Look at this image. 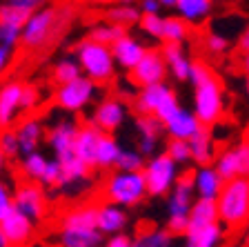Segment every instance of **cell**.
<instances>
[{
    "label": "cell",
    "instance_id": "obj_1",
    "mask_svg": "<svg viewBox=\"0 0 249 247\" xmlns=\"http://www.w3.org/2000/svg\"><path fill=\"white\" fill-rule=\"evenodd\" d=\"M80 125L76 120H58L49 132H47V143L52 147L53 156L60 160L62 178L58 190L62 191H76L87 185L91 176V165H87L76 152V138Z\"/></svg>",
    "mask_w": 249,
    "mask_h": 247
},
{
    "label": "cell",
    "instance_id": "obj_2",
    "mask_svg": "<svg viewBox=\"0 0 249 247\" xmlns=\"http://www.w3.org/2000/svg\"><path fill=\"white\" fill-rule=\"evenodd\" d=\"M73 16H76L73 7H40L29 16L20 45L27 52H45L69 29Z\"/></svg>",
    "mask_w": 249,
    "mask_h": 247
},
{
    "label": "cell",
    "instance_id": "obj_3",
    "mask_svg": "<svg viewBox=\"0 0 249 247\" xmlns=\"http://www.w3.org/2000/svg\"><path fill=\"white\" fill-rule=\"evenodd\" d=\"M194 87V114L198 116L205 127H213L223 120L225 116V92L220 78L213 74L209 65L202 60H194L192 78H189Z\"/></svg>",
    "mask_w": 249,
    "mask_h": 247
},
{
    "label": "cell",
    "instance_id": "obj_4",
    "mask_svg": "<svg viewBox=\"0 0 249 247\" xmlns=\"http://www.w3.org/2000/svg\"><path fill=\"white\" fill-rule=\"evenodd\" d=\"M98 229V205H78L62 214L56 232L58 247H103Z\"/></svg>",
    "mask_w": 249,
    "mask_h": 247
},
{
    "label": "cell",
    "instance_id": "obj_5",
    "mask_svg": "<svg viewBox=\"0 0 249 247\" xmlns=\"http://www.w3.org/2000/svg\"><path fill=\"white\" fill-rule=\"evenodd\" d=\"M73 56L78 58L80 67H83L85 76H89L91 80H96L98 85H105V82H111L116 78V56L114 49L109 45H103V42L93 40V38H85L76 45L73 49Z\"/></svg>",
    "mask_w": 249,
    "mask_h": 247
},
{
    "label": "cell",
    "instance_id": "obj_6",
    "mask_svg": "<svg viewBox=\"0 0 249 247\" xmlns=\"http://www.w3.org/2000/svg\"><path fill=\"white\" fill-rule=\"evenodd\" d=\"M196 187L192 174H182L167 196V227L176 236H185L192 223V207L196 203Z\"/></svg>",
    "mask_w": 249,
    "mask_h": 247
},
{
    "label": "cell",
    "instance_id": "obj_7",
    "mask_svg": "<svg viewBox=\"0 0 249 247\" xmlns=\"http://www.w3.org/2000/svg\"><path fill=\"white\" fill-rule=\"evenodd\" d=\"M216 205L225 225L243 227L249 221V176L227 180Z\"/></svg>",
    "mask_w": 249,
    "mask_h": 247
},
{
    "label": "cell",
    "instance_id": "obj_8",
    "mask_svg": "<svg viewBox=\"0 0 249 247\" xmlns=\"http://www.w3.org/2000/svg\"><path fill=\"white\" fill-rule=\"evenodd\" d=\"M107 201L118 203L123 207H136L149 196L147 178L142 171H123L116 170L105 183Z\"/></svg>",
    "mask_w": 249,
    "mask_h": 247
},
{
    "label": "cell",
    "instance_id": "obj_9",
    "mask_svg": "<svg viewBox=\"0 0 249 247\" xmlns=\"http://www.w3.org/2000/svg\"><path fill=\"white\" fill-rule=\"evenodd\" d=\"M142 174H145V178H147L149 196H154V198H167L169 191L174 190V185L178 183V178L182 176L180 165L171 158L167 152L149 156Z\"/></svg>",
    "mask_w": 249,
    "mask_h": 247
},
{
    "label": "cell",
    "instance_id": "obj_10",
    "mask_svg": "<svg viewBox=\"0 0 249 247\" xmlns=\"http://www.w3.org/2000/svg\"><path fill=\"white\" fill-rule=\"evenodd\" d=\"M178 107H180V103H178L176 92H174L167 82H158V85H149V87H140V92L134 96L136 114L158 116L162 123H165Z\"/></svg>",
    "mask_w": 249,
    "mask_h": 247
},
{
    "label": "cell",
    "instance_id": "obj_11",
    "mask_svg": "<svg viewBox=\"0 0 249 247\" xmlns=\"http://www.w3.org/2000/svg\"><path fill=\"white\" fill-rule=\"evenodd\" d=\"M96 96H98V82L89 76H80L71 82L56 85L53 103L65 114H80L96 100Z\"/></svg>",
    "mask_w": 249,
    "mask_h": 247
},
{
    "label": "cell",
    "instance_id": "obj_12",
    "mask_svg": "<svg viewBox=\"0 0 249 247\" xmlns=\"http://www.w3.org/2000/svg\"><path fill=\"white\" fill-rule=\"evenodd\" d=\"M36 221H31L18 207L0 216V247H25L34 241Z\"/></svg>",
    "mask_w": 249,
    "mask_h": 247
},
{
    "label": "cell",
    "instance_id": "obj_13",
    "mask_svg": "<svg viewBox=\"0 0 249 247\" xmlns=\"http://www.w3.org/2000/svg\"><path fill=\"white\" fill-rule=\"evenodd\" d=\"M14 203L16 207L27 214L31 221H45L47 216V196H45V187L40 183H34V180H25V183H18L14 190Z\"/></svg>",
    "mask_w": 249,
    "mask_h": 247
},
{
    "label": "cell",
    "instance_id": "obj_14",
    "mask_svg": "<svg viewBox=\"0 0 249 247\" xmlns=\"http://www.w3.org/2000/svg\"><path fill=\"white\" fill-rule=\"evenodd\" d=\"M213 165L225 176V180L249 176V138H243L238 143H233L231 147H225L223 152H218Z\"/></svg>",
    "mask_w": 249,
    "mask_h": 247
},
{
    "label": "cell",
    "instance_id": "obj_15",
    "mask_svg": "<svg viewBox=\"0 0 249 247\" xmlns=\"http://www.w3.org/2000/svg\"><path fill=\"white\" fill-rule=\"evenodd\" d=\"M31 14L34 11L9 5V2H5L0 7V45L11 47V49H16L20 45L22 31H25V25Z\"/></svg>",
    "mask_w": 249,
    "mask_h": 247
},
{
    "label": "cell",
    "instance_id": "obj_16",
    "mask_svg": "<svg viewBox=\"0 0 249 247\" xmlns=\"http://www.w3.org/2000/svg\"><path fill=\"white\" fill-rule=\"evenodd\" d=\"M167 76H169V67L160 49H147L145 58L131 69V82L136 87H149V85L165 82Z\"/></svg>",
    "mask_w": 249,
    "mask_h": 247
},
{
    "label": "cell",
    "instance_id": "obj_17",
    "mask_svg": "<svg viewBox=\"0 0 249 247\" xmlns=\"http://www.w3.org/2000/svg\"><path fill=\"white\" fill-rule=\"evenodd\" d=\"M127 112H129V105L124 103L123 98L109 96V98H103V100L96 105L89 123L96 125L98 129H103L105 134H114V132H118L124 125Z\"/></svg>",
    "mask_w": 249,
    "mask_h": 247
},
{
    "label": "cell",
    "instance_id": "obj_18",
    "mask_svg": "<svg viewBox=\"0 0 249 247\" xmlns=\"http://www.w3.org/2000/svg\"><path fill=\"white\" fill-rule=\"evenodd\" d=\"M194 187H196V196L205 198V201H218L225 190V176L218 171L216 165H196V170L192 171Z\"/></svg>",
    "mask_w": 249,
    "mask_h": 247
},
{
    "label": "cell",
    "instance_id": "obj_19",
    "mask_svg": "<svg viewBox=\"0 0 249 247\" xmlns=\"http://www.w3.org/2000/svg\"><path fill=\"white\" fill-rule=\"evenodd\" d=\"M134 127H136V134H138V150L145 156H154L156 147H158V143H160V138H162V134H167L162 120L158 118V116L138 114Z\"/></svg>",
    "mask_w": 249,
    "mask_h": 247
},
{
    "label": "cell",
    "instance_id": "obj_20",
    "mask_svg": "<svg viewBox=\"0 0 249 247\" xmlns=\"http://www.w3.org/2000/svg\"><path fill=\"white\" fill-rule=\"evenodd\" d=\"M22 89H25V82H18V80L5 82L2 89H0V125L5 129H9L14 125L16 116L22 112L20 109Z\"/></svg>",
    "mask_w": 249,
    "mask_h": 247
},
{
    "label": "cell",
    "instance_id": "obj_21",
    "mask_svg": "<svg viewBox=\"0 0 249 247\" xmlns=\"http://www.w3.org/2000/svg\"><path fill=\"white\" fill-rule=\"evenodd\" d=\"M162 125H165V132L169 138H180V140H189L202 127V123L198 120L194 109H187L182 105Z\"/></svg>",
    "mask_w": 249,
    "mask_h": 247
},
{
    "label": "cell",
    "instance_id": "obj_22",
    "mask_svg": "<svg viewBox=\"0 0 249 247\" xmlns=\"http://www.w3.org/2000/svg\"><path fill=\"white\" fill-rule=\"evenodd\" d=\"M225 227L223 221L192 225L185 234V247H220L225 241Z\"/></svg>",
    "mask_w": 249,
    "mask_h": 247
},
{
    "label": "cell",
    "instance_id": "obj_23",
    "mask_svg": "<svg viewBox=\"0 0 249 247\" xmlns=\"http://www.w3.org/2000/svg\"><path fill=\"white\" fill-rule=\"evenodd\" d=\"M162 56L167 60L169 67V76L178 82H187L192 78V69H194V60L187 56V52L182 49V45L176 42H162Z\"/></svg>",
    "mask_w": 249,
    "mask_h": 247
},
{
    "label": "cell",
    "instance_id": "obj_24",
    "mask_svg": "<svg viewBox=\"0 0 249 247\" xmlns=\"http://www.w3.org/2000/svg\"><path fill=\"white\" fill-rule=\"evenodd\" d=\"M127 223H129L127 207L118 205V203H111V201L98 205V229L105 234V236L124 232Z\"/></svg>",
    "mask_w": 249,
    "mask_h": 247
},
{
    "label": "cell",
    "instance_id": "obj_25",
    "mask_svg": "<svg viewBox=\"0 0 249 247\" xmlns=\"http://www.w3.org/2000/svg\"><path fill=\"white\" fill-rule=\"evenodd\" d=\"M111 49H114V56H116L118 67L127 69V72H131V69H134L147 54V47L142 45L136 36H129V34L120 38L116 45H111Z\"/></svg>",
    "mask_w": 249,
    "mask_h": 247
},
{
    "label": "cell",
    "instance_id": "obj_26",
    "mask_svg": "<svg viewBox=\"0 0 249 247\" xmlns=\"http://www.w3.org/2000/svg\"><path fill=\"white\" fill-rule=\"evenodd\" d=\"M16 136L20 143V156H27L31 152H36L40 147V143L45 140V127L38 118H25L22 123L16 125Z\"/></svg>",
    "mask_w": 249,
    "mask_h": 247
},
{
    "label": "cell",
    "instance_id": "obj_27",
    "mask_svg": "<svg viewBox=\"0 0 249 247\" xmlns=\"http://www.w3.org/2000/svg\"><path fill=\"white\" fill-rule=\"evenodd\" d=\"M103 134H105L103 129H98L91 123L80 125V129H78L76 152L85 163L91 165L93 170H96V152H98V143H100V138H103Z\"/></svg>",
    "mask_w": 249,
    "mask_h": 247
},
{
    "label": "cell",
    "instance_id": "obj_28",
    "mask_svg": "<svg viewBox=\"0 0 249 247\" xmlns=\"http://www.w3.org/2000/svg\"><path fill=\"white\" fill-rule=\"evenodd\" d=\"M189 145H192V156L196 165H212L216 160L218 152H216V140H213L212 127L202 125L196 134L189 138Z\"/></svg>",
    "mask_w": 249,
    "mask_h": 247
},
{
    "label": "cell",
    "instance_id": "obj_29",
    "mask_svg": "<svg viewBox=\"0 0 249 247\" xmlns=\"http://www.w3.org/2000/svg\"><path fill=\"white\" fill-rule=\"evenodd\" d=\"M180 18H185L192 27L202 25L213 11V0H176L174 7Z\"/></svg>",
    "mask_w": 249,
    "mask_h": 247
},
{
    "label": "cell",
    "instance_id": "obj_30",
    "mask_svg": "<svg viewBox=\"0 0 249 247\" xmlns=\"http://www.w3.org/2000/svg\"><path fill=\"white\" fill-rule=\"evenodd\" d=\"M176 234L169 227H151L134 236V247H174Z\"/></svg>",
    "mask_w": 249,
    "mask_h": 247
},
{
    "label": "cell",
    "instance_id": "obj_31",
    "mask_svg": "<svg viewBox=\"0 0 249 247\" xmlns=\"http://www.w3.org/2000/svg\"><path fill=\"white\" fill-rule=\"evenodd\" d=\"M85 76L83 67H80V62H78V58L73 56H62L58 58L56 62H53L52 67V80L56 82V85H65V82H71L76 80V78Z\"/></svg>",
    "mask_w": 249,
    "mask_h": 247
},
{
    "label": "cell",
    "instance_id": "obj_32",
    "mask_svg": "<svg viewBox=\"0 0 249 247\" xmlns=\"http://www.w3.org/2000/svg\"><path fill=\"white\" fill-rule=\"evenodd\" d=\"M47 165H49V158H47L42 152H31L27 156H20V174L25 180H34V183H40L42 176L47 171Z\"/></svg>",
    "mask_w": 249,
    "mask_h": 247
},
{
    "label": "cell",
    "instance_id": "obj_33",
    "mask_svg": "<svg viewBox=\"0 0 249 247\" xmlns=\"http://www.w3.org/2000/svg\"><path fill=\"white\" fill-rule=\"evenodd\" d=\"M120 143L114 138V134H103L98 143V152H96V170H109L116 167V160L120 156Z\"/></svg>",
    "mask_w": 249,
    "mask_h": 247
},
{
    "label": "cell",
    "instance_id": "obj_34",
    "mask_svg": "<svg viewBox=\"0 0 249 247\" xmlns=\"http://www.w3.org/2000/svg\"><path fill=\"white\" fill-rule=\"evenodd\" d=\"M105 20L116 22L123 27H131V25H140L142 20V11L138 9V5H111L105 11Z\"/></svg>",
    "mask_w": 249,
    "mask_h": 247
},
{
    "label": "cell",
    "instance_id": "obj_35",
    "mask_svg": "<svg viewBox=\"0 0 249 247\" xmlns=\"http://www.w3.org/2000/svg\"><path fill=\"white\" fill-rule=\"evenodd\" d=\"M192 34V25L180 18V16H165V29H162V42H176V45H182V42L189 38Z\"/></svg>",
    "mask_w": 249,
    "mask_h": 247
},
{
    "label": "cell",
    "instance_id": "obj_36",
    "mask_svg": "<svg viewBox=\"0 0 249 247\" xmlns=\"http://www.w3.org/2000/svg\"><path fill=\"white\" fill-rule=\"evenodd\" d=\"M123 36H127V27L116 25V22H109V20L93 25L91 31H89V38L103 42V45H109V47L116 45V42H118Z\"/></svg>",
    "mask_w": 249,
    "mask_h": 247
},
{
    "label": "cell",
    "instance_id": "obj_37",
    "mask_svg": "<svg viewBox=\"0 0 249 247\" xmlns=\"http://www.w3.org/2000/svg\"><path fill=\"white\" fill-rule=\"evenodd\" d=\"M220 221V214H218V205L216 201H205V198H196L192 207V225H207V223Z\"/></svg>",
    "mask_w": 249,
    "mask_h": 247
},
{
    "label": "cell",
    "instance_id": "obj_38",
    "mask_svg": "<svg viewBox=\"0 0 249 247\" xmlns=\"http://www.w3.org/2000/svg\"><path fill=\"white\" fill-rule=\"evenodd\" d=\"M147 163V156L140 150H129V147H123L120 156L116 160V170L123 171H142Z\"/></svg>",
    "mask_w": 249,
    "mask_h": 247
},
{
    "label": "cell",
    "instance_id": "obj_39",
    "mask_svg": "<svg viewBox=\"0 0 249 247\" xmlns=\"http://www.w3.org/2000/svg\"><path fill=\"white\" fill-rule=\"evenodd\" d=\"M167 154L171 156V158L176 160L180 167H185V165L194 163V156H192V145H189V140H180V138H171L169 143H167Z\"/></svg>",
    "mask_w": 249,
    "mask_h": 247
},
{
    "label": "cell",
    "instance_id": "obj_40",
    "mask_svg": "<svg viewBox=\"0 0 249 247\" xmlns=\"http://www.w3.org/2000/svg\"><path fill=\"white\" fill-rule=\"evenodd\" d=\"M140 31L149 38L162 40V29H165V16L162 14H154V16H142L140 20Z\"/></svg>",
    "mask_w": 249,
    "mask_h": 247
},
{
    "label": "cell",
    "instance_id": "obj_41",
    "mask_svg": "<svg viewBox=\"0 0 249 247\" xmlns=\"http://www.w3.org/2000/svg\"><path fill=\"white\" fill-rule=\"evenodd\" d=\"M0 154L5 160H14L20 156V143H18V136L14 129H5L0 136Z\"/></svg>",
    "mask_w": 249,
    "mask_h": 247
},
{
    "label": "cell",
    "instance_id": "obj_42",
    "mask_svg": "<svg viewBox=\"0 0 249 247\" xmlns=\"http://www.w3.org/2000/svg\"><path fill=\"white\" fill-rule=\"evenodd\" d=\"M205 49L213 56H223V54L229 52V38L218 34V31H209L205 36Z\"/></svg>",
    "mask_w": 249,
    "mask_h": 247
},
{
    "label": "cell",
    "instance_id": "obj_43",
    "mask_svg": "<svg viewBox=\"0 0 249 247\" xmlns=\"http://www.w3.org/2000/svg\"><path fill=\"white\" fill-rule=\"evenodd\" d=\"M38 103H40V92H38V87H34V85H25V89H22L20 109L25 114H29L38 107Z\"/></svg>",
    "mask_w": 249,
    "mask_h": 247
},
{
    "label": "cell",
    "instance_id": "obj_44",
    "mask_svg": "<svg viewBox=\"0 0 249 247\" xmlns=\"http://www.w3.org/2000/svg\"><path fill=\"white\" fill-rule=\"evenodd\" d=\"M103 247H134V238L129 234H111L107 236V241L103 243Z\"/></svg>",
    "mask_w": 249,
    "mask_h": 247
},
{
    "label": "cell",
    "instance_id": "obj_45",
    "mask_svg": "<svg viewBox=\"0 0 249 247\" xmlns=\"http://www.w3.org/2000/svg\"><path fill=\"white\" fill-rule=\"evenodd\" d=\"M138 9L142 11V16H154V14H160L162 5L160 0H138Z\"/></svg>",
    "mask_w": 249,
    "mask_h": 247
},
{
    "label": "cell",
    "instance_id": "obj_46",
    "mask_svg": "<svg viewBox=\"0 0 249 247\" xmlns=\"http://www.w3.org/2000/svg\"><path fill=\"white\" fill-rule=\"evenodd\" d=\"M5 2L22 7V9H29V11H36V9H40V7H45L49 0H5Z\"/></svg>",
    "mask_w": 249,
    "mask_h": 247
},
{
    "label": "cell",
    "instance_id": "obj_47",
    "mask_svg": "<svg viewBox=\"0 0 249 247\" xmlns=\"http://www.w3.org/2000/svg\"><path fill=\"white\" fill-rule=\"evenodd\" d=\"M14 54H16V49L0 45V67H2V69L9 67V62H11V58H14Z\"/></svg>",
    "mask_w": 249,
    "mask_h": 247
},
{
    "label": "cell",
    "instance_id": "obj_48",
    "mask_svg": "<svg viewBox=\"0 0 249 247\" xmlns=\"http://www.w3.org/2000/svg\"><path fill=\"white\" fill-rule=\"evenodd\" d=\"M238 47H240V52H249V27L240 34L238 38Z\"/></svg>",
    "mask_w": 249,
    "mask_h": 247
},
{
    "label": "cell",
    "instance_id": "obj_49",
    "mask_svg": "<svg viewBox=\"0 0 249 247\" xmlns=\"http://www.w3.org/2000/svg\"><path fill=\"white\" fill-rule=\"evenodd\" d=\"M240 67H243V74L249 78V52L240 54Z\"/></svg>",
    "mask_w": 249,
    "mask_h": 247
},
{
    "label": "cell",
    "instance_id": "obj_50",
    "mask_svg": "<svg viewBox=\"0 0 249 247\" xmlns=\"http://www.w3.org/2000/svg\"><path fill=\"white\" fill-rule=\"evenodd\" d=\"M160 5L167 7V9H174V7H176V0H160Z\"/></svg>",
    "mask_w": 249,
    "mask_h": 247
},
{
    "label": "cell",
    "instance_id": "obj_51",
    "mask_svg": "<svg viewBox=\"0 0 249 247\" xmlns=\"http://www.w3.org/2000/svg\"><path fill=\"white\" fill-rule=\"evenodd\" d=\"M111 2H116V5H136L138 0H111Z\"/></svg>",
    "mask_w": 249,
    "mask_h": 247
},
{
    "label": "cell",
    "instance_id": "obj_52",
    "mask_svg": "<svg viewBox=\"0 0 249 247\" xmlns=\"http://www.w3.org/2000/svg\"><path fill=\"white\" fill-rule=\"evenodd\" d=\"M247 98H249V78H247Z\"/></svg>",
    "mask_w": 249,
    "mask_h": 247
},
{
    "label": "cell",
    "instance_id": "obj_53",
    "mask_svg": "<svg viewBox=\"0 0 249 247\" xmlns=\"http://www.w3.org/2000/svg\"><path fill=\"white\" fill-rule=\"evenodd\" d=\"M247 247H249V234H247Z\"/></svg>",
    "mask_w": 249,
    "mask_h": 247
}]
</instances>
